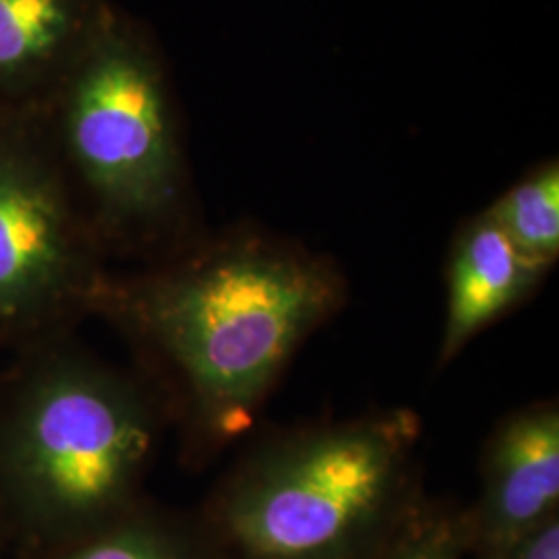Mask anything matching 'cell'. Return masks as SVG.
Wrapping results in <instances>:
<instances>
[{
	"label": "cell",
	"mask_w": 559,
	"mask_h": 559,
	"mask_svg": "<svg viewBox=\"0 0 559 559\" xmlns=\"http://www.w3.org/2000/svg\"><path fill=\"white\" fill-rule=\"evenodd\" d=\"M524 255L549 267L559 253V168L549 162L514 185L489 212Z\"/></svg>",
	"instance_id": "9"
},
{
	"label": "cell",
	"mask_w": 559,
	"mask_h": 559,
	"mask_svg": "<svg viewBox=\"0 0 559 559\" xmlns=\"http://www.w3.org/2000/svg\"><path fill=\"white\" fill-rule=\"evenodd\" d=\"M75 559H173V556L156 540L133 533L100 540Z\"/></svg>",
	"instance_id": "11"
},
{
	"label": "cell",
	"mask_w": 559,
	"mask_h": 559,
	"mask_svg": "<svg viewBox=\"0 0 559 559\" xmlns=\"http://www.w3.org/2000/svg\"><path fill=\"white\" fill-rule=\"evenodd\" d=\"M503 559H559L558 514L543 520L516 540Z\"/></svg>",
	"instance_id": "12"
},
{
	"label": "cell",
	"mask_w": 559,
	"mask_h": 559,
	"mask_svg": "<svg viewBox=\"0 0 559 559\" xmlns=\"http://www.w3.org/2000/svg\"><path fill=\"white\" fill-rule=\"evenodd\" d=\"M417 440L404 413L305 436L235 487L226 522L251 559H338L385 514Z\"/></svg>",
	"instance_id": "2"
},
{
	"label": "cell",
	"mask_w": 559,
	"mask_h": 559,
	"mask_svg": "<svg viewBox=\"0 0 559 559\" xmlns=\"http://www.w3.org/2000/svg\"><path fill=\"white\" fill-rule=\"evenodd\" d=\"M558 500V411L537 406L508 420L489 448L479 512L485 551L506 558L516 540L556 514Z\"/></svg>",
	"instance_id": "5"
},
{
	"label": "cell",
	"mask_w": 559,
	"mask_h": 559,
	"mask_svg": "<svg viewBox=\"0 0 559 559\" xmlns=\"http://www.w3.org/2000/svg\"><path fill=\"white\" fill-rule=\"evenodd\" d=\"M460 535L454 524L441 520L419 528L404 540L392 559H459Z\"/></svg>",
	"instance_id": "10"
},
{
	"label": "cell",
	"mask_w": 559,
	"mask_h": 559,
	"mask_svg": "<svg viewBox=\"0 0 559 559\" xmlns=\"http://www.w3.org/2000/svg\"><path fill=\"white\" fill-rule=\"evenodd\" d=\"M547 267L524 255L498 222L483 214L460 235L450 263L443 359L522 299Z\"/></svg>",
	"instance_id": "7"
},
{
	"label": "cell",
	"mask_w": 559,
	"mask_h": 559,
	"mask_svg": "<svg viewBox=\"0 0 559 559\" xmlns=\"http://www.w3.org/2000/svg\"><path fill=\"white\" fill-rule=\"evenodd\" d=\"M69 260L59 191L27 158L0 154V313H17L59 286Z\"/></svg>",
	"instance_id": "6"
},
{
	"label": "cell",
	"mask_w": 559,
	"mask_h": 559,
	"mask_svg": "<svg viewBox=\"0 0 559 559\" xmlns=\"http://www.w3.org/2000/svg\"><path fill=\"white\" fill-rule=\"evenodd\" d=\"M334 302L336 282L320 265L245 247L162 282L143 300V320L214 423L237 431Z\"/></svg>",
	"instance_id": "1"
},
{
	"label": "cell",
	"mask_w": 559,
	"mask_h": 559,
	"mask_svg": "<svg viewBox=\"0 0 559 559\" xmlns=\"http://www.w3.org/2000/svg\"><path fill=\"white\" fill-rule=\"evenodd\" d=\"M150 441V423L133 396L96 373L62 369L21 404L9 468L44 503L92 512L129 487Z\"/></svg>",
	"instance_id": "4"
},
{
	"label": "cell",
	"mask_w": 559,
	"mask_h": 559,
	"mask_svg": "<svg viewBox=\"0 0 559 559\" xmlns=\"http://www.w3.org/2000/svg\"><path fill=\"white\" fill-rule=\"evenodd\" d=\"M81 0H0V85L29 80L78 38Z\"/></svg>",
	"instance_id": "8"
},
{
	"label": "cell",
	"mask_w": 559,
	"mask_h": 559,
	"mask_svg": "<svg viewBox=\"0 0 559 559\" xmlns=\"http://www.w3.org/2000/svg\"><path fill=\"white\" fill-rule=\"evenodd\" d=\"M67 138L106 205L152 216L175 200L179 156L160 71L115 32L90 44L67 106Z\"/></svg>",
	"instance_id": "3"
}]
</instances>
